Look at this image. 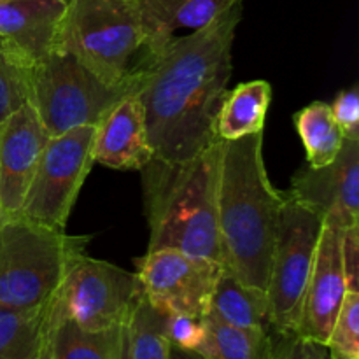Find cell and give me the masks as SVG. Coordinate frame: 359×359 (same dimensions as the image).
I'll list each match as a JSON object with an SVG mask.
<instances>
[{"instance_id":"6da1fadb","label":"cell","mask_w":359,"mask_h":359,"mask_svg":"<svg viewBox=\"0 0 359 359\" xmlns=\"http://www.w3.org/2000/svg\"><path fill=\"white\" fill-rule=\"evenodd\" d=\"M244 14L237 0L205 27L147 53L132 77L154 160H191L217 142L214 121L233 72V42Z\"/></svg>"},{"instance_id":"7a4b0ae2","label":"cell","mask_w":359,"mask_h":359,"mask_svg":"<svg viewBox=\"0 0 359 359\" xmlns=\"http://www.w3.org/2000/svg\"><path fill=\"white\" fill-rule=\"evenodd\" d=\"M286 193L272 184L263 156V132L219 140L216 219L221 266L266 293L270 262Z\"/></svg>"},{"instance_id":"3957f363","label":"cell","mask_w":359,"mask_h":359,"mask_svg":"<svg viewBox=\"0 0 359 359\" xmlns=\"http://www.w3.org/2000/svg\"><path fill=\"white\" fill-rule=\"evenodd\" d=\"M219 140L191 160L165 163L153 160L142 172L149 244L177 249L221 265L216 219Z\"/></svg>"},{"instance_id":"277c9868","label":"cell","mask_w":359,"mask_h":359,"mask_svg":"<svg viewBox=\"0 0 359 359\" xmlns=\"http://www.w3.org/2000/svg\"><path fill=\"white\" fill-rule=\"evenodd\" d=\"M88 235H69L25 216L0 219V309L35 311L53 302Z\"/></svg>"},{"instance_id":"5b68a950","label":"cell","mask_w":359,"mask_h":359,"mask_svg":"<svg viewBox=\"0 0 359 359\" xmlns=\"http://www.w3.org/2000/svg\"><path fill=\"white\" fill-rule=\"evenodd\" d=\"M58 46L112 86L132 88L146 58V34L137 0H65Z\"/></svg>"},{"instance_id":"8992f818","label":"cell","mask_w":359,"mask_h":359,"mask_svg":"<svg viewBox=\"0 0 359 359\" xmlns=\"http://www.w3.org/2000/svg\"><path fill=\"white\" fill-rule=\"evenodd\" d=\"M130 86H112L79 58L56 46L32 69L30 105L51 137L77 126H97Z\"/></svg>"},{"instance_id":"52a82bcc","label":"cell","mask_w":359,"mask_h":359,"mask_svg":"<svg viewBox=\"0 0 359 359\" xmlns=\"http://www.w3.org/2000/svg\"><path fill=\"white\" fill-rule=\"evenodd\" d=\"M323 224L321 214L291 198L286 191L266 286L269 321L279 335H297Z\"/></svg>"},{"instance_id":"ba28073f","label":"cell","mask_w":359,"mask_h":359,"mask_svg":"<svg viewBox=\"0 0 359 359\" xmlns=\"http://www.w3.org/2000/svg\"><path fill=\"white\" fill-rule=\"evenodd\" d=\"M95 126L49 137L20 216L65 230L72 207L93 168Z\"/></svg>"},{"instance_id":"9c48e42d","label":"cell","mask_w":359,"mask_h":359,"mask_svg":"<svg viewBox=\"0 0 359 359\" xmlns=\"http://www.w3.org/2000/svg\"><path fill=\"white\" fill-rule=\"evenodd\" d=\"M142 293L137 273L83 252L67 272L56 304L79 328L102 332L125 325Z\"/></svg>"},{"instance_id":"30bf717a","label":"cell","mask_w":359,"mask_h":359,"mask_svg":"<svg viewBox=\"0 0 359 359\" xmlns=\"http://www.w3.org/2000/svg\"><path fill=\"white\" fill-rule=\"evenodd\" d=\"M358 233L323 224L302 302L298 339L326 346L347 290L358 287Z\"/></svg>"},{"instance_id":"8fae6325","label":"cell","mask_w":359,"mask_h":359,"mask_svg":"<svg viewBox=\"0 0 359 359\" xmlns=\"http://www.w3.org/2000/svg\"><path fill=\"white\" fill-rule=\"evenodd\" d=\"M144 294L167 314L205 318L221 265L177 249H154L137 259Z\"/></svg>"},{"instance_id":"7c38bea8","label":"cell","mask_w":359,"mask_h":359,"mask_svg":"<svg viewBox=\"0 0 359 359\" xmlns=\"http://www.w3.org/2000/svg\"><path fill=\"white\" fill-rule=\"evenodd\" d=\"M287 195L321 214L325 223L344 231L359 230V137L346 139L326 167H302Z\"/></svg>"},{"instance_id":"4fadbf2b","label":"cell","mask_w":359,"mask_h":359,"mask_svg":"<svg viewBox=\"0 0 359 359\" xmlns=\"http://www.w3.org/2000/svg\"><path fill=\"white\" fill-rule=\"evenodd\" d=\"M49 137L30 102L0 123V219L21 212Z\"/></svg>"},{"instance_id":"5bb4252c","label":"cell","mask_w":359,"mask_h":359,"mask_svg":"<svg viewBox=\"0 0 359 359\" xmlns=\"http://www.w3.org/2000/svg\"><path fill=\"white\" fill-rule=\"evenodd\" d=\"M93 160L123 172H140L154 160L142 104L133 93L119 98L97 123Z\"/></svg>"},{"instance_id":"9a60e30c","label":"cell","mask_w":359,"mask_h":359,"mask_svg":"<svg viewBox=\"0 0 359 359\" xmlns=\"http://www.w3.org/2000/svg\"><path fill=\"white\" fill-rule=\"evenodd\" d=\"M65 0H0V41L41 62L58 46Z\"/></svg>"},{"instance_id":"2e32d148","label":"cell","mask_w":359,"mask_h":359,"mask_svg":"<svg viewBox=\"0 0 359 359\" xmlns=\"http://www.w3.org/2000/svg\"><path fill=\"white\" fill-rule=\"evenodd\" d=\"M237 0H137L146 34V56L163 48L179 30H198Z\"/></svg>"},{"instance_id":"e0dca14e","label":"cell","mask_w":359,"mask_h":359,"mask_svg":"<svg viewBox=\"0 0 359 359\" xmlns=\"http://www.w3.org/2000/svg\"><path fill=\"white\" fill-rule=\"evenodd\" d=\"M44 359H123V326L88 332L63 316L51 304Z\"/></svg>"},{"instance_id":"ac0fdd59","label":"cell","mask_w":359,"mask_h":359,"mask_svg":"<svg viewBox=\"0 0 359 359\" xmlns=\"http://www.w3.org/2000/svg\"><path fill=\"white\" fill-rule=\"evenodd\" d=\"M272 102V86L265 79L248 81L228 90L214 121L217 140H238L263 132Z\"/></svg>"},{"instance_id":"d6986e66","label":"cell","mask_w":359,"mask_h":359,"mask_svg":"<svg viewBox=\"0 0 359 359\" xmlns=\"http://www.w3.org/2000/svg\"><path fill=\"white\" fill-rule=\"evenodd\" d=\"M207 316L237 328L273 330L269 321L266 293L245 286L224 266L217 276Z\"/></svg>"},{"instance_id":"ffe728a7","label":"cell","mask_w":359,"mask_h":359,"mask_svg":"<svg viewBox=\"0 0 359 359\" xmlns=\"http://www.w3.org/2000/svg\"><path fill=\"white\" fill-rule=\"evenodd\" d=\"M207 339L200 354L207 359H277L279 333L265 328H237L205 316Z\"/></svg>"},{"instance_id":"44dd1931","label":"cell","mask_w":359,"mask_h":359,"mask_svg":"<svg viewBox=\"0 0 359 359\" xmlns=\"http://www.w3.org/2000/svg\"><path fill=\"white\" fill-rule=\"evenodd\" d=\"M51 304L35 311L0 309V359H44Z\"/></svg>"},{"instance_id":"7402d4cb","label":"cell","mask_w":359,"mask_h":359,"mask_svg":"<svg viewBox=\"0 0 359 359\" xmlns=\"http://www.w3.org/2000/svg\"><path fill=\"white\" fill-rule=\"evenodd\" d=\"M167 319V312L142 293L123 325V359H168Z\"/></svg>"},{"instance_id":"603a6c76","label":"cell","mask_w":359,"mask_h":359,"mask_svg":"<svg viewBox=\"0 0 359 359\" xmlns=\"http://www.w3.org/2000/svg\"><path fill=\"white\" fill-rule=\"evenodd\" d=\"M293 123L305 147L309 167H326L339 156L346 137L333 118L330 104L316 100L305 105L293 116Z\"/></svg>"},{"instance_id":"cb8c5ba5","label":"cell","mask_w":359,"mask_h":359,"mask_svg":"<svg viewBox=\"0 0 359 359\" xmlns=\"http://www.w3.org/2000/svg\"><path fill=\"white\" fill-rule=\"evenodd\" d=\"M34 63L0 41V123L30 102Z\"/></svg>"},{"instance_id":"d4e9b609","label":"cell","mask_w":359,"mask_h":359,"mask_svg":"<svg viewBox=\"0 0 359 359\" xmlns=\"http://www.w3.org/2000/svg\"><path fill=\"white\" fill-rule=\"evenodd\" d=\"M332 359H359V291L351 286L326 340Z\"/></svg>"},{"instance_id":"484cf974","label":"cell","mask_w":359,"mask_h":359,"mask_svg":"<svg viewBox=\"0 0 359 359\" xmlns=\"http://www.w3.org/2000/svg\"><path fill=\"white\" fill-rule=\"evenodd\" d=\"M167 337L170 346L200 353L207 339L205 318L189 314H168Z\"/></svg>"},{"instance_id":"4316f807","label":"cell","mask_w":359,"mask_h":359,"mask_svg":"<svg viewBox=\"0 0 359 359\" xmlns=\"http://www.w3.org/2000/svg\"><path fill=\"white\" fill-rule=\"evenodd\" d=\"M332 107V114L346 139L359 137V88L354 84L349 90L339 91Z\"/></svg>"},{"instance_id":"83f0119b","label":"cell","mask_w":359,"mask_h":359,"mask_svg":"<svg viewBox=\"0 0 359 359\" xmlns=\"http://www.w3.org/2000/svg\"><path fill=\"white\" fill-rule=\"evenodd\" d=\"M277 359H332L326 346L307 342L297 335H279Z\"/></svg>"},{"instance_id":"f1b7e54d","label":"cell","mask_w":359,"mask_h":359,"mask_svg":"<svg viewBox=\"0 0 359 359\" xmlns=\"http://www.w3.org/2000/svg\"><path fill=\"white\" fill-rule=\"evenodd\" d=\"M168 359H207V358L202 356L200 353H196V351H184V349H179V347L170 346Z\"/></svg>"}]
</instances>
